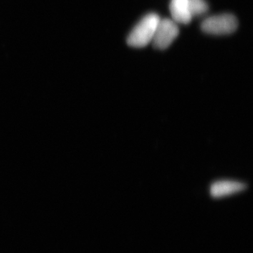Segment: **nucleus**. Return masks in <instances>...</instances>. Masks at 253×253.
Instances as JSON below:
<instances>
[{"label":"nucleus","instance_id":"f257e3e1","mask_svg":"<svg viewBox=\"0 0 253 253\" xmlns=\"http://www.w3.org/2000/svg\"><path fill=\"white\" fill-rule=\"evenodd\" d=\"M160 18L158 14H149L141 20L132 30L126 39V42L132 47L141 48L152 41Z\"/></svg>","mask_w":253,"mask_h":253},{"label":"nucleus","instance_id":"f03ea898","mask_svg":"<svg viewBox=\"0 0 253 253\" xmlns=\"http://www.w3.org/2000/svg\"><path fill=\"white\" fill-rule=\"evenodd\" d=\"M238 25L239 23L235 16L224 14L206 18L201 24V29L208 34L222 36L235 32Z\"/></svg>","mask_w":253,"mask_h":253},{"label":"nucleus","instance_id":"7ed1b4c3","mask_svg":"<svg viewBox=\"0 0 253 253\" xmlns=\"http://www.w3.org/2000/svg\"><path fill=\"white\" fill-rule=\"evenodd\" d=\"M179 33V28L174 21L168 18L160 20L152 40L154 47L161 50L167 49Z\"/></svg>","mask_w":253,"mask_h":253},{"label":"nucleus","instance_id":"20e7f679","mask_svg":"<svg viewBox=\"0 0 253 253\" xmlns=\"http://www.w3.org/2000/svg\"><path fill=\"white\" fill-rule=\"evenodd\" d=\"M247 185L240 181L219 180L213 183L210 188V194L213 198H222L244 191Z\"/></svg>","mask_w":253,"mask_h":253},{"label":"nucleus","instance_id":"39448f33","mask_svg":"<svg viewBox=\"0 0 253 253\" xmlns=\"http://www.w3.org/2000/svg\"><path fill=\"white\" fill-rule=\"evenodd\" d=\"M169 9L174 22L181 24L191 22L192 16L190 14L188 0H171Z\"/></svg>","mask_w":253,"mask_h":253},{"label":"nucleus","instance_id":"423d86ee","mask_svg":"<svg viewBox=\"0 0 253 253\" xmlns=\"http://www.w3.org/2000/svg\"><path fill=\"white\" fill-rule=\"evenodd\" d=\"M191 16H201L207 12L208 4L205 0H188Z\"/></svg>","mask_w":253,"mask_h":253}]
</instances>
